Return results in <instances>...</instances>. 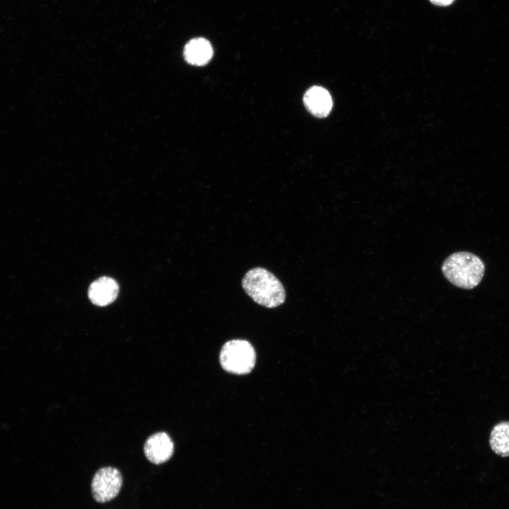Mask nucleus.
<instances>
[{
  "instance_id": "f257e3e1",
  "label": "nucleus",
  "mask_w": 509,
  "mask_h": 509,
  "mask_svg": "<svg viewBox=\"0 0 509 509\" xmlns=\"http://www.w3.org/2000/svg\"><path fill=\"white\" fill-rule=\"evenodd\" d=\"M242 286L245 293L257 304L274 308L284 303L285 289L272 273L262 267L249 270L244 276Z\"/></svg>"
},
{
  "instance_id": "f03ea898",
  "label": "nucleus",
  "mask_w": 509,
  "mask_h": 509,
  "mask_svg": "<svg viewBox=\"0 0 509 509\" xmlns=\"http://www.w3.org/2000/svg\"><path fill=\"white\" fill-rule=\"evenodd\" d=\"M442 271L452 285L464 289H472L481 283L485 273V264L473 253L458 252L445 259Z\"/></svg>"
},
{
  "instance_id": "7ed1b4c3",
  "label": "nucleus",
  "mask_w": 509,
  "mask_h": 509,
  "mask_svg": "<svg viewBox=\"0 0 509 509\" xmlns=\"http://www.w3.org/2000/svg\"><path fill=\"white\" fill-rule=\"evenodd\" d=\"M220 363L227 372L243 375L251 372L256 361V353L252 345L243 339H233L222 346Z\"/></svg>"
},
{
  "instance_id": "20e7f679",
  "label": "nucleus",
  "mask_w": 509,
  "mask_h": 509,
  "mask_svg": "<svg viewBox=\"0 0 509 509\" xmlns=\"http://www.w3.org/2000/svg\"><path fill=\"white\" fill-rule=\"evenodd\" d=\"M123 483L120 472L112 467L98 469L91 482V491L94 499L98 503L108 502L119 493Z\"/></svg>"
},
{
  "instance_id": "39448f33",
  "label": "nucleus",
  "mask_w": 509,
  "mask_h": 509,
  "mask_svg": "<svg viewBox=\"0 0 509 509\" xmlns=\"http://www.w3.org/2000/svg\"><path fill=\"white\" fill-rule=\"evenodd\" d=\"M144 451L151 462L159 464L170 460L174 452V445L168 434L158 432L146 440Z\"/></svg>"
},
{
  "instance_id": "423d86ee",
  "label": "nucleus",
  "mask_w": 509,
  "mask_h": 509,
  "mask_svg": "<svg viewBox=\"0 0 509 509\" xmlns=\"http://www.w3.org/2000/svg\"><path fill=\"white\" fill-rule=\"evenodd\" d=\"M303 103L310 114L319 118L327 117L333 105L328 90L317 86L307 90L303 96Z\"/></svg>"
},
{
  "instance_id": "0eeeda50",
  "label": "nucleus",
  "mask_w": 509,
  "mask_h": 509,
  "mask_svg": "<svg viewBox=\"0 0 509 509\" xmlns=\"http://www.w3.org/2000/svg\"><path fill=\"white\" fill-rule=\"evenodd\" d=\"M119 286L117 281L110 277H100L93 281L88 288V297L90 301L98 306H105L112 303L117 297Z\"/></svg>"
},
{
  "instance_id": "6e6552de",
  "label": "nucleus",
  "mask_w": 509,
  "mask_h": 509,
  "mask_svg": "<svg viewBox=\"0 0 509 509\" xmlns=\"http://www.w3.org/2000/svg\"><path fill=\"white\" fill-rule=\"evenodd\" d=\"M213 54V47L210 42L204 37L190 40L184 49L185 60L194 66L206 65L211 59Z\"/></svg>"
},
{
  "instance_id": "1a4fd4ad",
  "label": "nucleus",
  "mask_w": 509,
  "mask_h": 509,
  "mask_svg": "<svg viewBox=\"0 0 509 509\" xmlns=\"http://www.w3.org/2000/svg\"><path fill=\"white\" fill-rule=\"evenodd\" d=\"M489 445L496 455L503 457L509 456V421H501L493 427Z\"/></svg>"
},
{
  "instance_id": "9d476101",
  "label": "nucleus",
  "mask_w": 509,
  "mask_h": 509,
  "mask_svg": "<svg viewBox=\"0 0 509 509\" xmlns=\"http://www.w3.org/2000/svg\"><path fill=\"white\" fill-rule=\"evenodd\" d=\"M430 1L438 6H448L451 4L454 0H430Z\"/></svg>"
}]
</instances>
